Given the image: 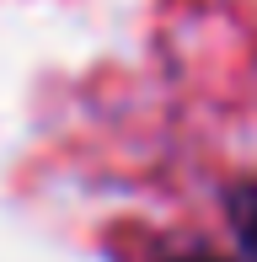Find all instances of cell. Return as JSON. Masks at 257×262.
<instances>
[{"instance_id": "1", "label": "cell", "mask_w": 257, "mask_h": 262, "mask_svg": "<svg viewBox=\"0 0 257 262\" xmlns=\"http://www.w3.org/2000/svg\"><path fill=\"white\" fill-rule=\"evenodd\" d=\"M230 220H236V235L247 241V252L257 257V182L230 198Z\"/></svg>"}, {"instance_id": "2", "label": "cell", "mask_w": 257, "mask_h": 262, "mask_svg": "<svg viewBox=\"0 0 257 262\" xmlns=\"http://www.w3.org/2000/svg\"><path fill=\"white\" fill-rule=\"evenodd\" d=\"M172 262H225V257H172Z\"/></svg>"}]
</instances>
